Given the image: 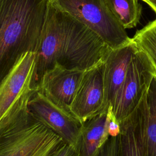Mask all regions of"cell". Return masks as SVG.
Wrapping results in <instances>:
<instances>
[{
  "label": "cell",
  "instance_id": "cell-17",
  "mask_svg": "<svg viewBox=\"0 0 156 156\" xmlns=\"http://www.w3.org/2000/svg\"><path fill=\"white\" fill-rule=\"evenodd\" d=\"M96 156H119V135L110 136Z\"/></svg>",
  "mask_w": 156,
  "mask_h": 156
},
{
  "label": "cell",
  "instance_id": "cell-11",
  "mask_svg": "<svg viewBox=\"0 0 156 156\" xmlns=\"http://www.w3.org/2000/svg\"><path fill=\"white\" fill-rule=\"evenodd\" d=\"M85 71L68 69L56 63L42 76L39 90L55 104L69 111Z\"/></svg>",
  "mask_w": 156,
  "mask_h": 156
},
{
  "label": "cell",
  "instance_id": "cell-7",
  "mask_svg": "<svg viewBox=\"0 0 156 156\" xmlns=\"http://www.w3.org/2000/svg\"><path fill=\"white\" fill-rule=\"evenodd\" d=\"M27 108L36 119L78 152L83 124L69 111L51 101L39 89L30 97Z\"/></svg>",
  "mask_w": 156,
  "mask_h": 156
},
{
  "label": "cell",
  "instance_id": "cell-21",
  "mask_svg": "<svg viewBox=\"0 0 156 156\" xmlns=\"http://www.w3.org/2000/svg\"><path fill=\"white\" fill-rule=\"evenodd\" d=\"M141 1H144V2H145L146 4H147V2H148V0H141Z\"/></svg>",
  "mask_w": 156,
  "mask_h": 156
},
{
  "label": "cell",
  "instance_id": "cell-16",
  "mask_svg": "<svg viewBox=\"0 0 156 156\" xmlns=\"http://www.w3.org/2000/svg\"><path fill=\"white\" fill-rule=\"evenodd\" d=\"M132 38L146 54L156 68V19L138 30Z\"/></svg>",
  "mask_w": 156,
  "mask_h": 156
},
{
  "label": "cell",
  "instance_id": "cell-8",
  "mask_svg": "<svg viewBox=\"0 0 156 156\" xmlns=\"http://www.w3.org/2000/svg\"><path fill=\"white\" fill-rule=\"evenodd\" d=\"M62 42V12L51 1L36 52L37 63L34 87L39 88L40 80L48 69L58 63Z\"/></svg>",
  "mask_w": 156,
  "mask_h": 156
},
{
  "label": "cell",
  "instance_id": "cell-6",
  "mask_svg": "<svg viewBox=\"0 0 156 156\" xmlns=\"http://www.w3.org/2000/svg\"><path fill=\"white\" fill-rule=\"evenodd\" d=\"M37 54L24 53L1 79L0 120L6 118L39 88L34 87Z\"/></svg>",
  "mask_w": 156,
  "mask_h": 156
},
{
  "label": "cell",
  "instance_id": "cell-14",
  "mask_svg": "<svg viewBox=\"0 0 156 156\" xmlns=\"http://www.w3.org/2000/svg\"><path fill=\"white\" fill-rule=\"evenodd\" d=\"M120 125L119 156H144L134 112Z\"/></svg>",
  "mask_w": 156,
  "mask_h": 156
},
{
  "label": "cell",
  "instance_id": "cell-13",
  "mask_svg": "<svg viewBox=\"0 0 156 156\" xmlns=\"http://www.w3.org/2000/svg\"><path fill=\"white\" fill-rule=\"evenodd\" d=\"M109 110H105L82 124L79 156H96L110 136L108 132Z\"/></svg>",
  "mask_w": 156,
  "mask_h": 156
},
{
  "label": "cell",
  "instance_id": "cell-10",
  "mask_svg": "<svg viewBox=\"0 0 156 156\" xmlns=\"http://www.w3.org/2000/svg\"><path fill=\"white\" fill-rule=\"evenodd\" d=\"M138 49L132 40L116 48H109L101 63L105 104L113 109L116 98L126 79L131 60Z\"/></svg>",
  "mask_w": 156,
  "mask_h": 156
},
{
  "label": "cell",
  "instance_id": "cell-12",
  "mask_svg": "<svg viewBox=\"0 0 156 156\" xmlns=\"http://www.w3.org/2000/svg\"><path fill=\"white\" fill-rule=\"evenodd\" d=\"M134 114L144 156H156V77Z\"/></svg>",
  "mask_w": 156,
  "mask_h": 156
},
{
  "label": "cell",
  "instance_id": "cell-15",
  "mask_svg": "<svg viewBox=\"0 0 156 156\" xmlns=\"http://www.w3.org/2000/svg\"><path fill=\"white\" fill-rule=\"evenodd\" d=\"M109 9L125 29L135 27L140 21L142 7L138 0H105Z\"/></svg>",
  "mask_w": 156,
  "mask_h": 156
},
{
  "label": "cell",
  "instance_id": "cell-2",
  "mask_svg": "<svg viewBox=\"0 0 156 156\" xmlns=\"http://www.w3.org/2000/svg\"><path fill=\"white\" fill-rule=\"evenodd\" d=\"M29 98L0 120V156H54L66 144L32 115Z\"/></svg>",
  "mask_w": 156,
  "mask_h": 156
},
{
  "label": "cell",
  "instance_id": "cell-5",
  "mask_svg": "<svg viewBox=\"0 0 156 156\" xmlns=\"http://www.w3.org/2000/svg\"><path fill=\"white\" fill-rule=\"evenodd\" d=\"M155 77L156 68L146 54L138 47L113 107L120 124L136 110Z\"/></svg>",
  "mask_w": 156,
  "mask_h": 156
},
{
  "label": "cell",
  "instance_id": "cell-9",
  "mask_svg": "<svg viewBox=\"0 0 156 156\" xmlns=\"http://www.w3.org/2000/svg\"><path fill=\"white\" fill-rule=\"evenodd\" d=\"M101 63L85 71L70 106V112L82 124L108 109L105 104Z\"/></svg>",
  "mask_w": 156,
  "mask_h": 156
},
{
  "label": "cell",
  "instance_id": "cell-3",
  "mask_svg": "<svg viewBox=\"0 0 156 156\" xmlns=\"http://www.w3.org/2000/svg\"><path fill=\"white\" fill-rule=\"evenodd\" d=\"M61 12L62 42L58 63L68 69L83 70L101 63L110 47L86 25Z\"/></svg>",
  "mask_w": 156,
  "mask_h": 156
},
{
  "label": "cell",
  "instance_id": "cell-4",
  "mask_svg": "<svg viewBox=\"0 0 156 156\" xmlns=\"http://www.w3.org/2000/svg\"><path fill=\"white\" fill-rule=\"evenodd\" d=\"M64 12L97 34L111 48L129 43L126 29L114 16L105 0H51Z\"/></svg>",
  "mask_w": 156,
  "mask_h": 156
},
{
  "label": "cell",
  "instance_id": "cell-20",
  "mask_svg": "<svg viewBox=\"0 0 156 156\" xmlns=\"http://www.w3.org/2000/svg\"><path fill=\"white\" fill-rule=\"evenodd\" d=\"M147 4L152 8L156 14V0H148Z\"/></svg>",
  "mask_w": 156,
  "mask_h": 156
},
{
  "label": "cell",
  "instance_id": "cell-1",
  "mask_svg": "<svg viewBox=\"0 0 156 156\" xmlns=\"http://www.w3.org/2000/svg\"><path fill=\"white\" fill-rule=\"evenodd\" d=\"M50 0H0L1 77L25 52H37Z\"/></svg>",
  "mask_w": 156,
  "mask_h": 156
},
{
  "label": "cell",
  "instance_id": "cell-18",
  "mask_svg": "<svg viewBox=\"0 0 156 156\" xmlns=\"http://www.w3.org/2000/svg\"><path fill=\"white\" fill-rule=\"evenodd\" d=\"M109 110V120L108 122V132L111 136H117L121 132V125L116 119L112 107L108 108Z\"/></svg>",
  "mask_w": 156,
  "mask_h": 156
},
{
  "label": "cell",
  "instance_id": "cell-19",
  "mask_svg": "<svg viewBox=\"0 0 156 156\" xmlns=\"http://www.w3.org/2000/svg\"><path fill=\"white\" fill-rule=\"evenodd\" d=\"M54 156H79V154L74 147L66 143Z\"/></svg>",
  "mask_w": 156,
  "mask_h": 156
}]
</instances>
